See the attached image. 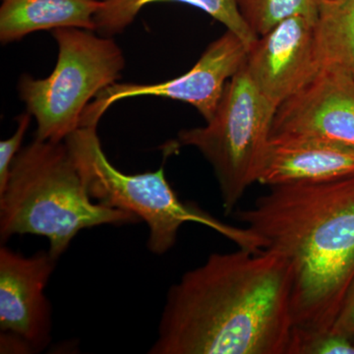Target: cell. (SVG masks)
Listing matches in <instances>:
<instances>
[{"instance_id": "1", "label": "cell", "mask_w": 354, "mask_h": 354, "mask_svg": "<svg viewBox=\"0 0 354 354\" xmlns=\"http://www.w3.org/2000/svg\"><path fill=\"white\" fill-rule=\"evenodd\" d=\"M292 272L272 249L214 253L169 288L153 354H290Z\"/></svg>"}, {"instance_id": "2", "label": "cell", "mask_w": 354, "mask_h": 354, "mask_svg": "<svg viewBox=\"0 0 354 354\" xmlns=\"http://www.w3.org/2000/svg\"><path fill=\"white\" fill-rule=\"evenodd\" d=\"M270 188L235 218L290 263L295 334L329 332L354 278V176Z\"/></svg>"}, {"instance_id": "3", "label": "cell", "mask_w": 354, "mask_h": 354, "mask_svg": "<svg viewBox=\"0 0 354 354\" xmlns=\"http://www.w3.org/2000/svg\"><path fill=\"white\" fill-rule=\"evenodd\" d=\"M87 187L64 142L35 139L20 150L0 193V235L36 234L50 241L55 259L85 228L133 225L138 216L91 201Z\"/></svg>"}, {"instance_id": "4", "label": "cell", "mask_w": 354, "mask_h": 354, "mask_svg": "<svg viewBox=\"0 0 354 354\" xmlns=\"http://www.w3.org/2000/svg\"><path fill=\"white\" fill-rule=\"evenodd\" d=\"M97 127H79L64 140L92 199L124 209L146 221L149 250L162 255L171 250L186 223L205 225L234 242L239 248L258 252L265 244L248 227L216 220L195 205L183 202L167 183L164 167L157 171L125 174L109 162L97 136Z\"/></svg>"}, {"instance_id": "5", "label": "cell", "mask_w": 354, "mask_h": 354, "mask_svg": "<svg viewBox=\"0 0 354 354\" xmlns=\"http://www.w3.org/2000/svg\"><path fill=\"white\" fill-rule=\"evenodd\" d=\"M57 62L44 79L21 76L18 91L27 111L36 118V139L64 142L80 127L84 111L121 77L125 59L111 37L64 28L53 31Z\"/></svg>"}, {"instance_id": "6", "label": "cell", "mask_w": 354, "mask_h": 354, "mask_svg": "<svg viewBox=\"0 0 354 354\" xmlns=\"http://www.w3.org/2000/svg\"><path fill=\"white\" fill-rule=\"evenodd\" d=\"M277 109L243 67L228 81L206 127L179 132L178 143L196 148L213 167L227 215L258 183Z\"/></svg>"}, {"instance_id": "7", "label": "cell", "mask_w": 354, "mask_h": 354, "mask_svg": "<svg viewBox=\"0 0 354 354\" xmlns=\"http://www.w3.org/2000/svg\"><path fill=\"white\" fill-rule=\"evenodd\" d=\"M248 46L228 31L209 44L201 57L183 75L158 84L114 83L102 90L84 111L81 127H97L113 104L130 97L153 95L189 104L206 122L215 114L228 81L245 66Z\"/></svg>"}, {"instance_id": "8", "label": "cell", "mask_w": 354, "mask_h": 354, "mask_svg": "<svg viewBox=\"0 0 354 354\" xmlns=\"http://www.w3.org/2000/svg\"><path fill=\"white\" fill-rule=\"evenodd\" d=\"M244 68L261 94L279 109L322 71L315 21L304 16L281 21L254 41Z\"/></svg>"}, {"instance_id": "9", "label": "cell", "mask_w": 354, "mask_h": 354, "mask_svg": "<svg viewBox=\"0 0 354 354\" xmlns=\"http://www.w3.org/2000/svg\"><path fill=\"white\" fill-rule=\"evenodd\" d=\"M57 261L48 251L26 257L0 249V329L19 335L34 353L50 342L51 306L44 288Z\"/></svg>"}, {"instance_id": "10", "label": "cell", "mask_w": 354, "mask_h": 354, "mask_svg": "<svg viewBox=\"0 0 354 354\" xmlns=\"http://www.w3.org/2000/svg\"><path fill=\"white\" fill-rule=\"evenodd\" d=\"M327 140L354 148V79L322 70L277 109L271 137Z\"/></svg>"}, {"instance_id": "11", "label": "cell", "mask_w": 354, "mask_h": 354, "mask_svg": "<svg viewBox=\"0 0 354 354\" xmlns=\"http://www.w3.org/2000/svg\"><path fill=\"white\" fill-rule=\"evenodd\" d=\"M354 176V148L315 138H270L258 183H324Z\"/></svg>"}, {"instance_id": "12", "label": "cell", "mask_w": 354, "mask_h": 354, "mask_svg": "<svg viewBox=\"0 0 354 354\" xmlns=\"http://www.w3.org/2000/svg\"><path fill=\"white\" fill-rule=\"evenodd\" d=\"M102 0H1L0 41L13 43L43 30L95 31Z\"/></svg>"}, {"instance_id": "13", "label": "cell", "mask_w": 354, "mask_h": 354, "mask_svg": "<svg viewBox=\"0 0 354 354\" xmlns=\"http://www.w3.org/2000/svg\"><path fill=\"white\" fill-rule=\"evenodd\" d=\"M181 2L197 7L214 19L235 32L248 46L258 39L242 18L236 0H102L95 15V32L101 36L111 37L122 32L135 19L141 9L155 2Z\"/></svg>"}, {"instance_id": "14", "label": "cell", "mask_w": 354, "mask_h": 354, "mask_svg": "<svg viewBox=\"0 0 354 354\" xmlns=\"http://www.w3.org/2000/svg\"><path fill=\"white\" fill-rule=\"evenodd\" d=\"M315 37L322 70L354 79V0H319Z\"/></svg>"}, {"instance_id": "15", "label": "cell", "mask_w": 354, "mask_h": 354, "mask_svg": "<svg viewBox=\"0 0 354 354\" xmlns=\"http://www.w3.org/2000/svg\"><path fill=\"white\" fill-rule=\"evenodd\" d=\"M236 4L247 26L259 38L293 16L316 21L319 0H236Z\"/></svg>"}, {"instance_id": "16", "label": "cell", "mask_w": 354, "mask_h": 354, "mask_svg": "<svg viewBox=\"0 0 354 354\" xmlns=\"http://www.w3.org/2000/svg\"><path fill=\"white\" fill-rule=\"evenodd\" d=\"M290 354H354V344L333 330L317 335H295Z\"/></svg>"}, {"instance_id": "17", "label": "cell", "mask_w": 354, "mask_h": 354, "mask_svg": "<svg viewBox=\"0 0 354 354\" xmlns=\"http://www.w3.org/2000/svg\"><path fill=\"white\" fill-rule=\"evenodd\" d=\"M32 115L25 111L17 118V129L10 138L0 142V193L6 189L14 158L20 152L21 144L31 124Z\"/></svg>"}, {"instance_id": "18", "label": "cell", "mask_w": 354, "mask_h": 354, "mask_svg": "<svg viewBox=\"0 0 354 354\" xmlns=\"http://www.w3.org/2000/svg\"><path fill=\"white\" fill-rule=\"evenodd\" d=\"M330 330L344 335L354 344V278L342 299Z\"/></svg>"}, {"instance_id": "19", "label": "cell", "mask_w": 354, "mask_h": 354, "mask_svg": "<svg viewBox=\"0 0 354 354\" xmlns=\"http://www.w3.org/2000/svg\"><path fill=\"white\" fill-rule=\"evenodd\" d=\"M1 353H34L32 346L19 335L12 333L2 332L1 337Z\"/></svg>"}]
</instances>
